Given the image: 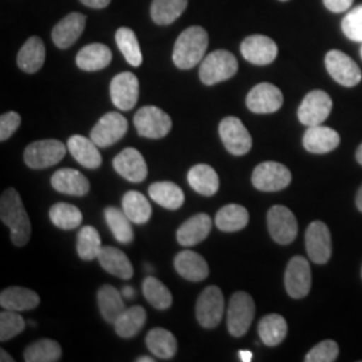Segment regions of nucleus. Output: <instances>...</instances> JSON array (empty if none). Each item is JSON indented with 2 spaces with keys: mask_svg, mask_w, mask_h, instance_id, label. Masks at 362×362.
<instances>
[{
  "mask_svg": "<svg viewBox=\"0 0 362 362\" xmlns=\"http://www.w3.org/2000/svg\"><path fill=\"white\" fill-rule=\"evenodd\" d=\"M239 357H240V361L250 362L252 360V353L248 350H240Z\"/></svg>",
  "mask_w": 362,
  "mask_h": 362,
  "instance_id": "864d4df0",
  "label": "nucleus"
},
{
  "mask_svg": "<svg viewBox=\"0 0 362 362\" xmlns=\"http://www.w3.org/2000/svg\"><path fill=\"white\" fill-rule=\"evenodd\" d=\"M325 65L332 78L345 88H353L361 82L360 67L345 52L339 50L327 52L325 57Z\"/></svg>",
  "mask_w": 362,
  "mask_h": 362,
  "instance_id": "1a4fd4ad",
  "label": "nucleus"
},
{
  "mask_svg": "<svg viewBox=\"0 0 362 362\" xmlns=\"http://www.w3.org/2000/svg\"><path fill=\"white\" fill-rule=\"evenodd\" d=\"M26 327L25 320L18 311L6 310L0 313V341L6 342L21 334Z\"/></svg>",
  "mask_w": 362,
  "mask_h": 362,
  "instance_id": "a18cd8bd",
  "label": "nucleus"
},
{
  "mask_svg": "<svg viewBox=\"0 0 362 362\" xmlns=\"http://www.w3.org/2000/svg\"><path fill=\"white\" fill-rule=\"evenodd\" d=\"M207 31L200 26H192L184 30L173 47V62L181 70L192 69L203 59L207 52Z\"/></svg>",
  "mask_w": 362,
  "mask_h": 362,
  "instance_id": "f03ea898",
  "label": "nucleus"
},
{
  "mask_svg": "<svg viewBox=\"0 0 362 362\" xmlns=\"http://www.w3.org/2000/svg\"><path fill=\"white\" fill-rule=\"evenodd\" d=\"M46 49L45 43L38 37H31L22 46L18 54V66L28 74L37 73L45 64Z\"/></svg>",
  "mask_w": 362,
  "mask_h": 362,
  "instance_id": "cd10ccee",
  "label": "nucleus"
},
{
  "mask_svg": "<svg viewBox=\"0 0 362 362\" xmlns=\"http://www.w3.org/2000/svg\"><path fill=\"white\" fill-rule=\"evenodd\" d=\"M251 181L262 192H278L290 185L291 172L281 163L266 161L254 169Z\"/></svg>",
  "mask_w": 362,
  "mask_h": 362,
  "instance_id": "423d86ee",
  "label": "nucleus"
},
{
  "mask_svg": "<svg viewBox=\"0 0 362 362\" xmlns=\"http://www.w3.org/2000/svg\"><path fill=\"white\" fill-rule=\"evenodd\" d=\"M0 356H1V357H0V361L1 362L13 361V357H11V356H10V354H8V353H7V351H6L4 349L0 350Z\"/></svg>",
  "mask_w": 362,
  "mask_h": 362,
  "instance_id": "5fc2aeb1",
  "label": "nucleus"
},
{
  "mask_svg": "<svg viewBox=\"0 0 362 362\" xmlns=\"http://www.w3.org/2000/svg\"><path fill=\"white\" fill-rule=\"evenodd\" d=\"M112 62V52L101 43L85 46L77 55V66L85 71H97L107 67Z\"/></svg>",
  "mask_w": 362,
  "mask_h": 362,
  "instance_id": "c85d7f7f",
  "label": "nucleus"
},
{
  "mask_svg": "<svg viewBox=\"0 0 362 362\" xmlns=\"http://www.w3.org/2000/svg\"><path fill=\"white\" fill-rule=\"evenodd\" d=\"M238 71V59L227 50H216L203 59L199 76L204 85L212 86L233 78Z\"/></svg>",
  "mask_w": 362,
  "mask_h": 362,
  "instance_id": "7ed1b4c3",
  "label": "nucleus"
},
{
  "mask_svg": "<svg viewBox=\"0 0 362 362\" xmlns=\"http://www.w3.org/2000/svg\"><path fill=\"white\" fill-rule=\"evenodd\" d=\"M97 299H98L100 311L105 321L109 324H115L117 318L125 311V303L122 300V296L113 286H103L98 290Z\"/></svg>",
  "mask_w": 362,
  "mask_h": 362,
  "instance_id": "473e14b6",
  "label": "nucleus"
},
{
  "mask_svg": "<svg viewBox=\"0 0 362 362\" xmlns=\"http://www.w3.org/2000/svg\"><path fill=\"white\" fill-rule=\"evenodd\" d=\"M281 1H287V0H281Z\"/></svg>",
  "mask_w": 362,
  "mask_h": 362,
  "instance_id": "052dcab7",
  "label": "nucleus"
},
{
  "mask_svg": "<svg viewBox=\"0 0 362 362\" xmlns=\"http://www.w3.org/2000/svg\"><path fill=\"white\" fill-rule=\"evenodd\" d=\"M137 362H155V358H149V357H140V358H137Z\"/></svg>",
  "mask_w": 362,
  "mask_h": 362,
  "instance_id": "13d9d810",
  "label": "nucleus"
},
{
  "mask_svg": "<svg viewBox=\"0 0 362 362\" xmlns=\"http://www.w3.org/2000/svg\"><path fill=\"white\" fill-rule=\"evenodd\" d=\"M50 220L55 227L61 230H74L81 226L83 216L76 206L57 203L50 209Z\"/></svg>",
  "mask_w": 362,
  "mask_h": 362,
  "instance_id": "c03bdc74",
  "label": "nucleus"
},
{
  "mask_svg": "<svg viewBox=\"0 0 362 362\" xmlns=\"http://www.w3.org/2000/svg\"><path fill=\"white\" fill-rule=\"evenodd\" d=\"M361 274H362V272H361Z\"/></svg>",
  "mask_w": 362,
  "mask_h": 362,
  "instance_id": "680f3d73",
  "label": "nucleus"
},
{
  "mask_svg": "<svg viewBox=\"0 0 362 362\" xmlns=\"http://www.w3.org/2000/svg\"><path fill=\"white\" fill-rule=\"evenodd\" d=\"M113 168L130 182H141L148 176V167L143 155L134 148H127L118 153L113 160Z\"/></svg>",
  "mask_w": 362,
  "mask_h": 362,
  "instance_id": "6ab92c4d",
  "label": "nucleus"
},
{
  "mask_svg": "<svg viewBox=\"0 0 362 362\" xmlns=\"http://www.w3.org/2000/svg\"><path fill=\"white\" fill-rule=\"evenodd\" d=\"M267 227L278 245H290L298 233L297 218L285 206H274L267 214Z\"/></svg>",
  "mask_w": 362,
  "mask_h": 362,
  "instance_id": "ddd939ff",
  "label": "nucleus"
},
{
  "mask_svg": "<svg viewBox=\"0 0 362 362\" xmlns=\"http://www.w3.org/2000/svg\"><path fill=\"white\" fill-rule=\"evenodd\" d=\"M122 209L134 224H145L152 216V207L148 199L137 191H129L124 194Z\"/></svg>",
  "mask_w": 362,
  "mask_h": 362,
  "instance_id": "c9c22d12",
  "label": "nucleus"
},
{
  "mask_svg": "<svg viewBox=\"0 0 362 362\" xmlns=\"http://www.w3.org/2000/svg\"><path fill=\"white\" fill-rule=\"evenodd\" d=\"M0 219L10 228L16 247L26 246L31 238V223L16 189L8 188L0 197Z\"/></svg>",
  "mask_w": 362,
  "mask_h": 362,
  "instance_id": "f257e3e1",
  "label": "nucleus"
},
{
  "mask_svg": "<svg viewBox=\"0 0 362 362\" xmlns=\"http://www.w3.org/2000/svg\"><path fill=\"white\" fill-rule=\"evenodd\" d=\"M224 314V297L218 286H208L196 302V320L206 329L220 324Z\"/></svg>",
  "mask_w": 362,
  "mask_h": 362,
  "instance_id": "6e6552de",
  "label": "nucleus"
},
{
  "mask_svg": "<svg viewBox=\"0 0 362 362\" xmlns=\"http://www.w3.org/2000/svg\"><path fill=\"white\" fill-rule=\"evenodd\" d=\"M128 132L127 118L117 113L110 112L100 118L90 132V139L98 148H107L113 144L118 143Z\"/></svg>",
  "mask_w": 362,
  "mask_h": 362,
  "instance_id": "f8f14e48",
  "label": "nucleus"
},
{
  "mask_svg": "<svg viewBox=\"0 0 362 362\" xmlns=\"http://www.w3.org/2000/svg\"><path fill=\"white\" fill-rule=\"evenodd\" d=\"M139 134L145 139L158 140L168 134L172 128L170 117L156 106H144L133 118Z\"/></svg>",
  "mask_w": 362,
  "mask_h": 362,
  "instance_id": "39448f33",
  "label": "nucleus"
},
{
  "mask_svg": "<svg viewBox=\"0 0 362 362\" xmlns=\"http://www.w3.org/2000/svg\"><path fill=\"white\" fill-rule=\"evenodd\" d=\"M175 269L179 275L191 282L204 281L209 274L207 260L191 250L181 251L175 258Z\"/></svg>",
  "mask_w": 362,
  "mask_h": 362,
  "instance_id": "5701e85b",
  "label": "nucleus"
},
{
  "mask_svg": "<svg viewBox=\"0 0 362 362\" xmlns=\"http://www.w3.org/2000/svg\"><path fill=\"white\" fill-rule=\"evenodd\" d=\"M339 143L341 137L336 130L322 125L309 127L303 134V146L310 153H329L334 151Z\"/></svg>",
  "mask_w": 362,
  "mask_h": 362,
  "instance_id": "412c9836",
  "label": "nucleus"
},
{
  "mask_svg": "<svg viewBox=\"0 0 362 362\" xmlns=\"http://www.w3.org/2000/svg\"><path fill=\"white\" fill-rule=\"evenodd\" d=\"M255 303L252 297L246 291H236L227 309V327L230 334L242 337L246 334L254 321Z\"/></svg>",
  "mask_w": 362,
  "mask_h": 362,
  "instance_id": "20e7f679",
  "label": "nucleus"
},
{
  "mask_svg": "<svg viewBox=\"0 0 362 362\" xmlns=\"http://www.w3.org/2000/svg\"><path fill=\"white\" fill-rule=\"evenodd\" d=\"M143 293L145 299L157 310H167L172 305V294L168 287L155 276H146L144 279Z\"/></svg>",
  "mask_w": 362,
  "mask_h": 362,
  "instance_id": "79ce46f5",
  "label": "nucleus"
},
{
  "mask_svg": "<svg viewBox=\"0 0 362 362\" xmlns=\"http://www.w3.org/2000/svg\"><path fill=\"white\" fill-rule=\"evenodd\" d=\"M23 357L26 362H57L62 357V348L57 341L40 339L27 346Z\"/></svg>",
  "mask_w": 362,
  "mask_h": 362,
  "instance_id": "ea45409f",
  "label": "nucleus"
},
{
  "mask_svg": "<svg viewBox=\"0 0 362 362\" xmlns=\"http://www.w3.org/2000/svg\"><path fill=\"white\" fill-rule=\"evenodd\" d=\"M286 291L294 299L305 298L311 288L310 264L303 257H294L288 262L285 274Z\"/></svg>",
  "mask_w": 362,
  "mask_h": 362,
  "instance_id": "2eb2a0df",
  "label": "nucleus"
},
{
  "mask_svg": "<svg viewBox=\"0 0 362 362\" xmlns=\"http://www.w3.org/2000/svg\"><path fill=\"white\" fill-rule=\"evenodd\" d=\"M219 134L226 149L233 156H245L252 148V139L243 122L236 117H226L219 125Z\"/></svg>",
  "mask_w": 362,
  "mask_h": 362,
  "instance_id": "9d476101",
  "label": "nucleus"
},
{
  "mask_svg": "<svg viewBox=\"0 0 362 362\" xmlns=\"http://www.w3.org/2000/svg\"><path fill=\"white\" fill-rule=\"evenodd\" d=\"M116 42L119 52L124 54L129 65L139 67L143 64L141 49L133 30H130L128 27L118 28L116 33Z\"/></svg>",
  "mask_w": 362,
  "mask_h": 362,
  "instance_id": "a19ab883",
  "label": "nucleus"
},
{
  "mask_svg": "<svg viewBox=\"0 0 362 362\" xmlns=\"http://www.w3.org/2000/svg\"><path fill=\"white\" fill-rule=\"evenodd\" d=\"M145 341L151 353L161 360H170L177 353V341L167 329H163V327L152 329L148 333Z\"/></svg>",
  "mask_w": 362,
  "mask_h": 362,
  "instance_id": "7c9ffc66",
  "label": "nucleus"
},
{
  "mask_svg": "<svg viewBox=\"0 0 362 362\" xmlns=\"http://www.w3.org/2000/svg\"><path fill=\"white\" fill-rule=\"evenodd\" d=\"M240 52L252 65H270L278 55V46L266 35H251L242 42Z\"/></svg>",
  "mask_w": 362,
  "mask_h": 362,
  "instance_id": "a211bd4d",
  "label": "nucleus"
},
{
  "mask_svg": "<svg viewBox=\"0 0 362 362\" xmlns=\"http://www.w3.org/2000/svg\"><path fill=\"white\" fill-rule=\"evenodd\" d=\"M258 333L266 346H276L287 336V322L279 314H269L259 321Z\"/></svg>",
  "mask_w": 362,
  "mask_h": 362,
  "instance_id": "72a5a7b5",
  "label": "nucleus"
},
{
  "mask_svg": "<svg viewBox=\"0 0 362 362\" xmlns=\"http://www.w3.org/2000/svg\"><path fill=\"white\" fill-rule=\"evenodd\" d=\"M341 26L350 40L362 43V4L346 13Z\"/></svg>",
  "mask_w": 362,
  "mask_h": 362,
  "instance_id": "de8ad7c7",
  "label": "nucleus"
},
{
  "mask_svg": "<svg viewBox=\"0 0 362 362\" xmlns=\"http://www.w3.org/2000/svg\"><path fill=\"white\" fill-rule=\"evenodd\" d=\"M140 85L139 79L129 71L119 73L110 82L112 103L119 110H132L139 100Z\"/></svg>",
  "mask_w": 362,
  "mask_h": 362,
  "instance_id": "f3484780",
  "label": "nucleus"
},
{
  "mask_svg": "<svg viewBox=\"0 0 362 362\" xmlns=\"http://www.w3.org/2000/svg\"><path fill=\"white\" fill-rule=\"evenodd\" d=\"M246 105L252 113H275L284 105V94L276 86L263 82L252 88L247 94Z\"/></svg>",
  "mask_w": 362,
  "mask_h": 362,
  "instance_id": "4468645a",
  "label": "nucleus"
},
{
  "mask_svg": "<svg viewBox=\"0 0 362 362\" xmlns=\"http://www.w3.org/2000/svg\"><path fill=\"white\" fill-rule=\"evenodd\" d=\"M356 158H357L358 164H361L362 165V143L361 145L357 148V152H356Z\"/></svg>",
  "mask_w": 362,
  "mask_h": 362,
  "instance_id": "4d7b16f0",
  "label": "nucleus"
},
{
  "mask_svg": "<svg viewBox=\"0 0 362 362\" xmlns=\"http://www.w3.org/2000/svg\"><path fill=\"white\" fill-rule=\"evenodd\" d=\"M122 296L127 298V299H133V298L136 297V290L133 287H130V286H125L122 288Z\"/></svg>",
  "mask_w": 362,
  "mask_h": 362,
  "instance_id": "603ef678",
  "label": "nucleus"
},
{
  "mask_svg": "<svg viewBox=\"0 0 362 362\" xmlns=\"http://www.w3.org/2000/svg\"><path fill=\"white\" fill-rule=\"evenodd\" d=\"M38 294L25 287H8L0 294V306L6 310L27 311L38 308Z\"/></svg>",
  "mask_w": 362,
  "mask_h": 362,
  "instance_id": "a878e982",
  "label": "nucleus"
},
{
  "mask_svg": "<svg viewBox=\"0 0 362 362\" xmlns=\"http://www.w3.org/2000/svg\"><path fill=\"white\" fill-rule=\"evenodd\" d=\"M81 3H83L85 6L90 7V8H95V10H101L109 6L110 0H81Z\"/></svg>",
  "mask_w": 362,
  "mask_h": 362,
  "instance_id": "3c124183",
  "label": "nucleus"
},
{
  "mask_svg": "<svg viewBox=\"0 0 362 362\" xmlns=\"http://www.w3.org/2000/svg\"><path fill=\"white\" fill-rule=\"evenodd\" d=\"M360 54H361V58H362V46H361V50H360Z\"/></svg>",
  "mask_w": 362,
  "mask_h": 362,
  "instance_id": "bf43d9fd",
  "label": "nucleus"
},
{
  "mask_svg": "<svg viewBox=\"0 0 362 362\" xmlns=\"http://www.w3.org/2000/svg\"><path fill=\"white\" fill-rule=\"evenodd\" d=\"M188 182L197 194L212 196L219 189V176L207 164H197L188 172Z\"/></svg>",
  "mask_w": 362,
  "mask_h": 362,
  "instance_id": "c756f323",
  "label": "nucleus"
},
{
  "mask_svg": "<svg viewBox=\"0 0 362 362\" xmlns=\"http://www.w3.org/2000/svg\"><path fill=\"white\" fill-rule=\"evenodd\" d=\"M146 322V313L141 306H133L118 317L115 322L116 333L121 338L137 336Z\"/></svg>",
  "mask_w": 362,
  "mask_h": 362,
  "instance_id": "e433bc0d",
  "label": "nucleus"
},
{
  "mask_svg": "<svg viewBox=\"0 0 362 362\" xmlns=\"http://www.w3.org/2000/svg\"><path fill=\"white\" fill-rule=\"evenodd\" d=\"M105 220L112 233L115 235L117 242L122 245H128L134 235L132 230V221L124 212V209L116 207H107L105 209Z\"/></svg>",
  "mask_w": 362,
  "mask_h": 362,
  "instance_id": "58836bf2",
  "label": "nucleus"
},
{
  "mask_svg": "<svg viewBox=\"0 0 362 362\" xmlns=\"http://www.w3.org/2000/svg\"><path fill=\"white\" fill-rule=\"evenodd\" d=\"M356 204H357V208L360 209L362 212V185L361 188L358 189V192H357V197H356Z\"/></svg>",
  "mask_w": 362,
  "mask_h": 362,
  "instance_id": "6e6d98bb",
  "label": "nucleus"
},
{
  "mask_svg": "<svg viewBox=\"0 0 362 362\" xmlns=\"http://www.w3.org/2000/svg\"><path fill=\"white\" fill-rule=\"evenodd\" d=\"M325 7L332 13H344L348 11L353 0H324Z\"/></svg>",
  "mask_w": 362,
  "mask_h": 362,
  "instance_id": "8fccbe9b",
  "label": "nucleus"
},
{
  "mask_svg": "<svg viewBox=\"0 0 362 362\" xmlns=\"http://www.w3.org/2000/svg\"><path fill=\"white\" fill-rule=\"evenodd\" d=\"M306 251L310 260L325 264L332 257V235L324 221H313L305 235Z\"/></svg>",
  "mask_w": 362,
  "mask_h": 362,
  "instance_id": "dca6fc26",
  "label": "nucleus"
},
{
  "mask_svg": "<svg viewBox=\"0 0 362 362\" xmlns=\"http://www.w3.org/2000/svg\"><path fill=\"white\" fill-rule=\"evenodd\" d=\"M188 0H153L151 16L157 25L167 26L173 23L185 11Z\"/></svg>",
  "mask_w": 362,
  "mask_h": 362,
  "instance_id": "4c0bfd02",
  "label": "nucleus"
},
{
  "mask_svg": "<svg viewBox=\"0 0 362 362\" xmlns=\"http://www.w3.org/2000/svg\"><path fill=\"white\" fill-rule=\"evenodd\" d=\"M250 215L246 208L239 204H228L220 208L215 218V224L223 233H236L246 227Z\"/></svg>",
  "mask_w": 362,
  "mask_h": 362,
  "instance_id": "2f4dec72",
  "label": "nucleus"
},
{
  "mask_svg": "<svg viewBox=\"0 0 362 362\" xmlns=\"http://www.w3.org/2000/svg\"><path fill=\"white\" fill-rule=\"evenodd\" d=\"M86 25L85 15L79 13H69L62 21L57 23L52 30V42L59 49H67L73 46L82 35Z\"/></svg>",
  "mask_w": 362,
  "mask_h": 362,
  "instance_id": "aec40b11",
  "label": "nucleus"
},
{
  "mask_svg": "<svg viewBox=\"0 0 362 362\" xmlns=\"http://www.w3.org/2000/svg\"><path fill=\"white\" fill-rule=\"evenodd\" d=\"M67 151L85 168L95 169L103 164L98 146L91 139L79 134L71 136L67 141Z\"/></svg>",
  "mask_w": 362,
  "mask_h": 362,
  "instance_id": "393cba45",
  "label": "nucleus"
},
{
  "mask_svg": "<svg viewBox=\"0 0 362 362\" xmlns=\"http://www.w3.org/2000/svg\"><path fill=\"white\" fill-rule=\"evenodd\" d=\"M67 146L58 140L31 143L25 151V163L31 169H45L58 164L66 155Z\"/></svg>",
  "mask_w": 362,
  "mask_h": 362,
  "instance_id": "0eeeda50",
  "label": "nucleus"
},
{
  "mask_svg": "<svg viewBox=\"0 0 362 362\" xmlns=\"http://www.w3.org/2000/svg\"><path fill=\"white\" fill-rule=\"evenodd\" d=\"M103 250L100 233L90 226H85L78 233L77 252L82 260H94L98 258Z\"/></svg>",
  "mask_w": 362,
  "mask_h": 362,
  "instance_id": "37998d69",
  "label": "nucleus"
},
{
  "mask_svg": "<svg viewBox=\"0 0 362 362\" xmlns=\"http://www.w3.org/2000/svg\"><path fill=\"white\" fill-rule=\"evenodd\" d=\"M339 353V348L337 342L332 339H326L315 345L313 349L306 354V362H333L336 361Z\"/></svg>",
  "mask_w": 362,
  "mask_h": 362,
  "instance_id": "49530a36",
  "label": "nucleus"
},
{
  "mask_svg": "<svg viewBox=\"0 0 362 362\" xmlns=\"http://www.w3.org/2000/svg\"><path fill=\"white\" fill-rule=\"evenodd\" d=\"M97 260L105 272L121 279H130L133 276V267L127 254L116 247H103Z\"/></svg>",
  "mask_w": 362,
  "mask_h": 362,
  "instance_id": "bb28decb",
  "label": "nucleus"
},
{
  "mask_svg": "<svg viewBox=\"0 0 362 362\" xmlns=\"http://www.w3.org/2000/svg\"><path fill=\"white\" fill-rule=\"evenodd\" d=\"M52 188L61 194L70 196H85L90 189L89 180L76 169L62 168L52 177Z\"/></svg>",
  "mask_w": 362,
  "mask_h": 362,
  "instance_id": "b1692460",
  "label": "nucleus"
},
{
  "mask_svg": "<svg viewBox=\"0 0 362 362\" xmlns=\"http://www.w3.org/2000/svg\"><path fill=\"white\" fill-rule=\"evenodd\" d=\"M149 196L158 206L167 209H179L184 204V192L170 181H160L149 187Z\"/></svg>",
  "mask_w": 362,
  "mask_h": 362,
  "instance_id": "f704fd0d",
  "label": "nucleus"
},
{
  "mask_svg": "<svg viewBox=\"0 0 362 362\" xmlns=\"http://www.w3.org/2000/svg\"><path fill=\"white\" fill-rule=\"evenodd\" d=\"M22 118L16 112H8L0 117V141L8 140L19 128Z\"/></svg>",
  "mask_w": 362,
  "mask_h": 362,
  "instance_id": "09e8293b",
  "label": "nucleus"
},
{
  "mask_svg": "<svg viewBox=\"0 0 362 362\" xmlns=\"http://www.w3.org/2000/svg\"><path fill=\"white\" fill-rule=\"evenodd\" d=\"M333 101L324 90H313L303 98L298 109L299 121L309 127L322 125L325 119L330 116Z\"/></svg>",
  "mask_w": 362,
  "mask_h": 362,
  "instance_id": "9b49d317",
  "label": "nucleus"
},
{
  "mask_svg": "<svg viewBox=\"0 0 362 362\" xmlns=\"http://www.w3.org/2000/svg\"><path fill=\"white\" fill-rule=\"evenodd\" d=\"M212 228V220L207 214L194 215L191 219L184 221L176 233L179 245L192 247L202 243L207 238Z\"/></svg>",
  "mask_w": 362,
  "mask_h": 362,
  "instance_id": "4be33fe9",
  "label": "nucleus"
}]
</instances>
